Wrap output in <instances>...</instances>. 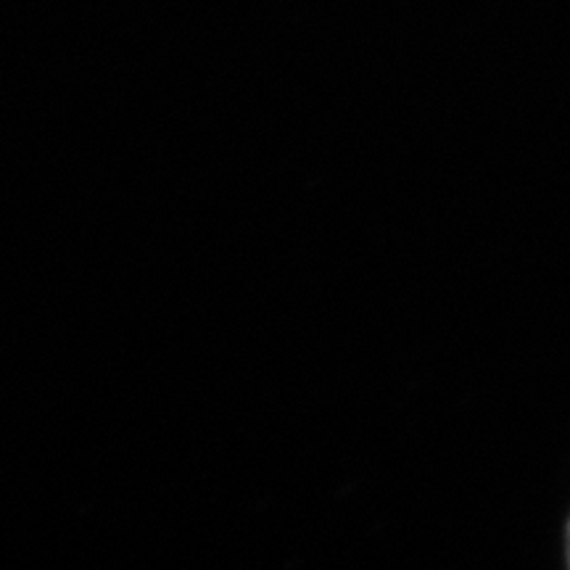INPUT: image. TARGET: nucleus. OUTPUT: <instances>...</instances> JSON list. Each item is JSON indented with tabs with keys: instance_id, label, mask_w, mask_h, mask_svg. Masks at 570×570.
Returning a JSON list of instances; mask_svg holds the SVG:
<instances>
[{
	"instance_id": "1",
	"label": "nucleus",
	"mask_w": 570,
	"mask_h": 570,
	"mask_svg": "<svg viewBox=\"0 0 570 570\" xmlns=\"http://www.w3.org/2000/svg\"><path fill=\"white\" fill-rule=\"evenodd\" d=\"M566 554H568V566H570V523L566 529Z\"/></svg>"
}]
</instances>
